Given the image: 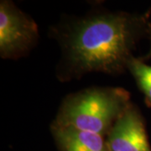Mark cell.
Wrapping results in <instances>:
<instances>
[{
    "label": "cell",
    "instance_id": "277c9868",
    "mask_svg": "<svg viewBox=\"0 0 151 151\" xmlns=\"http://www.w3.org/2000/svg\"><path fill=\"white\" fill-rule=\"evenodd\" d=\"M109 151H151L145 119L134 103L124 111L106 137Z\"/></svg>",
    "mask_w": 151,
    "mask_h": 151
},
{
    "label": "cell",
    "instance_id": "8992f818",
    "mask_svg": "<svg viewBox=\"0 0 151 151\" xmlns=\"http://www.w3.org/2000/svg\"><path fill=\"white\" fill-rule=\"evenodd\" d=\"M129 70L134 76L137 86L144 94L146 105L151 108V65L138 57H133Z\"/></svg>",
    "mask_w": 151,
    "mask_h": 151
},
{
    "label": "cell",
    "instance_id": "6da1fadb",
    "mask_svg": "<svg viewBox=\"0 0 151 151\" xmlns=\"http://www.w3.org/2000/svg\"><path fill=\"white\" fill-rule=\"evenodd\" d=\"M51 32L61 50L56 69L60 81L92 72L120 75L129 70L138 44L150 36V10L138 14L97 9L61 23Z\"/></svg>",
    "mask_w": 151,
    "mask_h": 151
},
{
    "label": "cell",
    "instance_id": "7a4b0ae2",
    "mask_svg": "<svg viewBox=\"0 0 151 151\" xmlns=\"http://www.w3.org/2000/svg\"><path fill=\"white\" fill-rule=\"evenodd\" d=\"M130 93L122 87L92 86L63 99L54 124L71 126L107 137L130 105Z\"/></svg>",
    "mask_w": 151,
    "mask_h": 151
},
{
    "label": "cell",
    "instance_id": "5b68a950",
    "mask_svg": "<svg viewBox=\"0 0 151 151\" xmlns=\"http://www.w3.org/2000/svg\"><path fill=\"white\" fill-rule=\"evenodd\" d=\"M50 132L59 151H109L106 138L98 134L54 123Z\"/></svg>",
    "mask_w": 151,
    "mask_h": 151
},
{
    "label": "cell",
    "instance_id": "52a82bcc",
    "mask_svg": "<svg viewBox=\"0 0 151 151\" xmlns=\"http://www.w3.org/2000/svg\"><path fill=\"white\" fill-rule=\"evenodd\" d=\"M150 43H151V35H150ZM140 59L142 60H144V61H145V60H147L151 59V44H150V49L149 52H148V53H147V55H145V56L140 57Z\"/></svg>",
    "mask_w": 151,
    "mask_h": 151
},
{
    "label": "cell",
    "instance_id": "3957f363",
    "mask_svg": "<svg viewBox=\"0 0 151 151\" xmlns=\"http://www.w3.org/2000/svg\"><path fill=\"white\" fill-rule=\"evenodd\" d=\"M36 22L12 1L0 2V56L17 60L24 56L38 42Z\"/></svg>",
    "mask_w": 151,
    "mask_h": 151
}]
</instances>
